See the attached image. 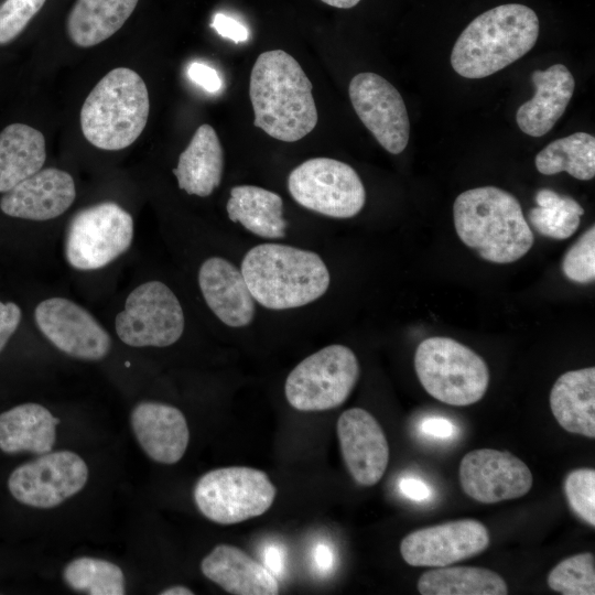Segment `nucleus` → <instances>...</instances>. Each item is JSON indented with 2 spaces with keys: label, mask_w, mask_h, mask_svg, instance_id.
I'll return each instance as SVG.
<instances>
[{
  "label": "nucleus",
  "mask_w": 595,
  "mask_h": 595,
  "mask_svg": "<svg viewBox=\"0 0 595 595\" xmlns=\"http://www.w3.org/2000/svg\"><path fill=\"white\" fill-rule=\"evenodd\" d=\"M226 212L231 221L258 237L280 239L285 236L288 221L283 217V201L272 191L256 185L234 186Z\"/></svg>",
  "instance_id": "26"
},
{
  "label": "nucleus",
  "mask_w": 595,
  "mask_h": 595,
  "mask_svg": "<svg viewBox=\"0 0 595 595\" xmlns=\"http://www.w3.org/2000/svg\"><path fill=\"white\" fill-rule=\"evenodd\" d=\"M224 164L219 138L212 126L204 123L180 154L173 174L178 187L188 195L207 197L219 186Z\"/></svg>",
  "instance_id": "23"
},
{
  "label": "nucleus",
  "mask_w": 595,
  "mask_h": 595,
  "mask_svg": "<svg viewBox=\"0 0 595 595\" xmlns=\"http://www.w3.org/2000/svg\"><path fill=\"white\" fill-rule=\"evenodd\" d=\"M531 80L536 94L518 108L516 120L526 134L542 137L564 113L573 96L575 80L562 64H554L545 71H533Z\"/></svg>",
  "instance_id": "21"
},
{
  "label": "nucleus",
  "mask_w": 595,
  "mask_h": 595,
  "mask_svg": "<svg viewBox=\"0 0 595 595\" xmlns=\"http://www.w3.org/2000/svg\"><path fill=\"white\" fill-rule=\"evenodd\" d=\"M76 198L72 175L56 167L41 169L6 192L0 209L10 217L44 221L63 215Z\"/></svg>",
  "instance_id": "18"
},
{
  "label": "nucleus",
  "mask_w": 595,
  "mask_h": 595,
  "mask_svg": "<svg viewBox=\"0 0 595 595\" xmlns=\"http://www.w3.org/2000/svg\"><path fill=\"white\" fill-rule=\"evenodd\" d=\"M414 369L431 397L455 407L478 402L489 383L485 360L450 337L434 336L422 340L414 354Z\"/></svg>",
  "instance_id": "6"
},
{
  "label": "nucleus",
  "mask_w": 595,
  "mask_h": 595,
  "mask_svg": "<svg viewBox=\"0 0 595 595\" xmlns=\"http://www.w3.org/2000/svg\"><path fill=\"white\" fill-rule=\"evenodd\" d=\"M539 36V19L529 7L507 3L475 18L456 40L451 64L466 78H484L526 55Z\"/></svg>",
  "instance_id": "4"
},
{
  "label": "nucleus",
  "mask_w": 595,
  "mask_h": 595,
  "mask_svg": "<svg viewBox=\"0 0 595 595\" xmlns=\"http://www.w3.org/2000/svg\"><path fill=\"white\" fill-rule=\"evenodd\" d=\"M547 583L552 591L563 595H594V555L584 552L564 559L550 571Z\"/></svg>",
  "instance_id": "33"
},
{
  "label": "nucleus",
  "mask_w": 595,
  "mask_h": 595,
  "mask_svg": "<svg viewBox=\"0 0 595 595\" xmlns=\"http://www.w3.org/2000/svg\"><path fill=\"white\" fill-rule=\"evenodd\" d=\"M161 595H193L194 592L190 589L188 587L182 586V585H175L167 587L160 592Z\"/></svg>",
  "instance_id": "44"
},
{
  "label": "nucleus",
  "mask_w": 595,
  "mask_h": 595,
  "mask_svg": "<svg viewBox=\"0 0 595 595\" xmlns=\"http://www.w3.org/2000/svg\"><path fill=\"white\" fill-rule=\"evenodd\" d=\"M150 110L147 85L128 67L107 73L80 110V128L94 147L117 151L131 145L145 128Z\"/></svg>",
  "instance_id": "5"
},
{
  "label": "nucleus",
  "mask_w": 595,
  "mask_h": 595,
  "mask_svg": "<svg viewBox=\"0 0 595 595\" xmlns=\"http://www.w3.org/2000/svg\"><path fill=\"white\" fill-rule=\"evenodd\" d=\"M22 311L13 302L0 301V353L20 325Z\"/></svg>",
  "instance_id": "37"
},
{
  "label": "nucleus",
  "mask_w": 595,
  "mask_h": 595,
  "mask_svg": "<svg viewBox=\"0 0 595 595\" xmlns=\"http://www.w3.org/2000/svg\"><path fill=\"white\" fill-rule=\"evenodd\" d=\"M185 318L175 293L162 281L139 284L116 315L117 336L131 347H167L183 335Z\"/></svg>",
  "instance_id": "11"
},
{
  "label": "nucleus",
  "mask_w": 595,
  "mask_h": 595,
  "mask_svg": "<svg viewBox=\"0 0 595 595\" xmlns=\"http://www.w3.org/2000/svg\"><path fill=\"white\" fill-rule=\"evenodd\" d=\"M288 191L302 207L332 218L356 216L366 202V191L357 172L331 158H312L288 176Z\"/></svg>",
  "instance_id": "10"
},
{
  "label": "nucleus",
  "mask_w": 595,
  "mask_h": 595,
  "mask_svg": "<svg viewBox=\"0 0 595 595\" xmlns=\"http://www.w3.org/2000/svg\"><path fill=\"white\" fill-rule=\"evenodd\" d=\"M130 421L139 445L151 459L172 465L185 454L190 430L177 408L158 401H142L132 409Z\"/></svg>",
  "instance_id": "20"
},
{
  "label": "nucleus",
  "mask_w": 595,
  "mask_h": 595,
  "mask_svg": "<svg viewBox=\"0 0 595 595\" xmlns=\"http://www.w3.org/2000/svg\"><path fill=\"white\" fill-rule=\"evenodd\" d=\"M210 26L215 29L220 36L236 43L244 42L248 39V30L245 25L223 13L215 14Z\"/></svg>",
  "instance_id": "38"
},
{
  "label": "nucleus",
  "mask_w": 595,
  "mask_h": 595,
  "mask_svg": "<svg viewBox=\"0 0 595 595\" xmlns=\"http://www.w3.org/2000/svg\"><path fill=\"white\" fill-rule=\"evenodd\" d=\"M87 479L85 461L74 452L58 451L17 467L8 479V487L19 502L48 509L80 491Z\"/></svg>",
  "instance_id": "12"
},
{
  "label": "nucleus",
  "mask_w": 595,
  "mask_h": 595,
  "mask_svg": "<svg viewBox=\"0 0 595 595\" xmlns=\"http://www.w3.org/2000/svg\"><path fill=\"white\" fill-rule=\"evenodd\" d=\"M201 571L234 595H277L280 592L275 575L231 544H217L202 560Z\"/></svg>",
  "instance_id": "22"
},
{
  "label": "nucleus",
  "mask_w": 595,
  "mask_h": 595,
  "mask_svg": "<svg viewBox=\"0 0 595 595\" xmlns=\"http://www.w3.org/2000/svg\"><path fill=\"white\" fill-rule=\"evenodd\" d=\"M416 588L422 595H506L508 586L496 572L475 566H441L424 572Z\"/></svg>",
  "instance_id": "29"
},
{
  "label": "nucleus",
  "mask_w": 595,
  "mask_h": 595,
  "mask_svg": "<svg viewBox=\"0 0 595 595\" xmlns=\"http://www.w3.org/2000/svg\"><path fill=\"white\" fill-rule=\"evenodd\" d=\"M550 408L567 432L595 437V368L570 370L561 375L550 392Z\"/></svg>",
  "instance_id": "24"
},
{
  "label": "nucleus",
  "mask_w": 595,
  "mask_h": 595,
  "mask_svg": "<svg viewBox=\"0 0 595 595\" xmlns=\"http://www.w3.org/2000/svg\"><path fill=\"white\" fill-rule=\"evenodd\" d=\"M314 561L318 571L324 573L331 571L334 563L332 549L324 543L317 544L314 549Z\"/></svg>",
  "instance_id": "42"
},
{
  "label": "nucleus",
  "mask_w": 595,
  "mask_h": 595,
  "mask_svg": "<svg viewBox=\"0 0 595 595\" xmlns=\"http://www.w3.org/2000/svg\"><path fill=\"white\" fill-rule=\"evenodd\" d=\"M463 491L482 504L520 498L529 493L533 478L524 462L510 452L477 448L463 456L458 467Z\"/></svg>",
  "instance_id": "15"
},
{
  "label": "nucleus",
  "mask_w": 595,
  "mask_h": 595,
  "mask_svg": "<svg viewBox=\"0 0 595 595\" xmlns=\"http://www.w3.org/2000/svg\"><path fill=\"white\" fill-rule=\"evenodd\" d=\"M46 0H6L0 4V45L13 41Z\"/></svg>",
  "instance_id": "36"
},
{
  "label": "nucleus",
  "mask_w": 595,
  "mask_h": 595,
  "mask_svg": "<svg viewBox=\"0 0 595 595\" xmlns=\"http://www.w3.org/2000/svg\"><path fill=\"white\" fill-rule=\"evenodd\" d=\"M336 432L350 476L361 486L376 485L389 463V445L379 422L365 409L350 408L339 415Z\"/></svg>",
  "instance_id": "17"
},
{
  "label": "nucleus",
  "mask_w": 595,
  "mask_h": 595,
  "mask_svg": "<svg viewBox=\"0 0 595 595\" xmlns=\"http://www.w3.org/2000/svg\"><path fill=\"white\" fill-rule=\"evenodd\" d=\"M201 513L219 524H234L268 511L277 496L269 476L248 466H229L202 475L194 487Z\"/></svg>",
  "instance_id": "7"
},
{
  "label": "nucleus",
  "mask_w": 595,
  "mask_h": 595,
  "mask_svg": "<svg viewBox=\"0 0 595 595\" xmlns=\"http://www.w3.org/2000/svg\"><path fill=\"white\" fill-rule=\"evenodd\" d=\"M188 77L203 89L209 93H216L221 87V79L210 66L202 63H192L188 67Z\"/></svg>",
  "instance_id": "39"
},
{
  "label": "nucleus",
  "mask_w": 595,
  "mask_h": 595,
  "mask_svg": "<svg viewBox=\"0 0 595 595\" xmlns=\"http://www.w3.org/2000/svg\"><path fill=\"white\" fill-rule=\"evenodd\" d=\"M536 203L538 206L530 210L529 221L540 235L562 240L577 230L584 209L572 197L541 188L536 194Z\"/></svg>",
  "instance_id": "31"
},
{
  "label": "nucleus",
  "mask_w": 595,
  "mask_h": 595,
  "mask_svg": "<svg viewBox=\"0 0 595 595\" xmlns=\"http://www.w3.org/2000/svg\"><path fill=\"white\" fill-rule=\"evenodd\" d=\"M266 567L273 574H280L283 567V554L277 547H269L264 551Z\"/></svg>",
  "instance_id": "43"
},
{
  "label": "nucleus",
  "mask_w": 595,
  "mask_h": 595,
  "mask_svg": "<svg viewBox=\"0 0 595 595\" xmlns=\"http://www.w3.org/2000/svg\"><path fill=\"white\" fill-rule=\"evenodd\" d=\"M63 578L74 591L89 595H123L126 581L122 570L115 563L90 556L71 561Z\"/></svg>",
  "instance_id": "32"
},
{
  "label": "nucleus",
  "mask_w": 595,
  "mask_h": 595,
  "mask_svg": "<svg viewBox=\"0 0 595 595\" xmlns=\"http://www.w3.org/2000/svg\"><path fill=\"white\" fill-rule=\"evenodd\" d=\"M563 274L576 283L595 279V228H588L567 250L562 261Z\"/></svg>",
  "instance_id": "35"
},
{
  "label": "nucleus",
  "mask_w": 595,
  "mask_h": 595,
  "mask_svg": "<svg viewBox=\"0 0 595 595\" xmlns=\"http://www.w3.org/2000/svg\"><path fill=\"white\" fill-rule=\"evenodd\" d=\"M40 332L62 353L80 360H100L111 348V338L85 307L54 296L41 301L34 310Z\"/></svg>",
  "instance_id": "13"
},
{
  "label": "nucleus",
  "mask_w": 595,
  "mask_h": 595,
  "mask_svg": "<svg viewBox=\"0 0 595 595\" xmlns=\"http://www.w3.org/2000/svg\"><path fill=\"white\" fill-rule=\"evenodd\" d=\"M422 430L424 433L436 437H448L453 433V425L445 419H429L423 422Z\"/></svg>",
  "instance_id": "41"
},
{
  "label": "nucleus",
  "mask_w": 595,
  "mask_h": 595,
  "mask_svg": "<svg viewBox=\"0 0 595 595\" xmlns=\"http://www.w3.org/2000/svg\"><path fill=\"white\" fill-rule=\"evenodd\" d=\"M134 223L119 204L101 202L78 210L69 220L65 236L67 263L80 271L101 269L131 246Z\"/></svg>",
  "instance_id": "9"
},
{
  "label": "nucleus",
  "mask_w": 595,
  "mask_h": 595,
  "mask_svg": "<svg viewBox=\"0 0 595 595\" xmlns=\"http://www.w3.org/2000/svg\"><path fill=\"white\" fill-rule=\"evenodd\" d=\"M58 423L60 419L39 403L15 405L0 414V450L45 454L55 443Z\"/></svg>",
  "instance_id": "25"
},
{
  "label": "nucleus",
  "mask_w": 595,
  "mask_h": 595,
  "mask_svg": "<svg viewBox=\"0 0 595 595\" xmlns=\"http://www.w3.org/2000/svg\"><path fill=\"white\" fill-rule=\"evenodd\" d=\"M197 281L208 309L225 325L248 326L255 318L256 301L246 280L231 261L213 256L203 261Z\"/></svg>",
  "instance_id": "19"
},
{
  "label": "nucleus",
  "mask_w": 595,
  "mask_h": 595,
  "mask_svg": "<svg viewBox=\"0 0 595 595\" xmlns=\"http://www.w3.org/2000/svg\"><path fill=\"white\" fill-rule=\"evenodd\" d=\"M322 2L340 9H349L359 3L360 0H321Z\"/></svg>",
  "instance_id": "45"
},
{
  "label": "nucleus",
  "mask_w": 595,
  "mask_h": 595,
  "mask_svg": "<svg viewBox=\"0 0 595 595\" xmlns=\"http://www.w3.org/2000/svg\"><path fill=\"white\" fill-rule=\"evenodd\" d=\"M484 523L462 519L421 528L407 534L400 553L411 566H447L484 552L489 545Z\"/></svg>",
  "instance_id": "16"
},
{
  "label": "nucleus",
  "mask_w": 595,
  "mask_h": 595,
  "mask_svg": "<svg viewBox=\"0 0 595 595\" xmlns=\"http://www.w3.org/2000/svg\"><path fill=\"white\" fill-rule=\"evenodd\" d=\"M46 145L43 133L23 123H12L0 132V193L43 167Z\"/></svg>",
  "instance_id": "28"
},
{
  "label": "nucleus",
  "mask_w": 595,
  "mask_h": 595,
  "mask_svg": "<svg viewBox=\"0 0 595 595\" xmlns=\"http://www.w3.org/2000/svg\"><path fill=\"white\" fill-rule=\"evenodd\" d=\"M401 491L413 500H424L430 495L428 486L416 478H403L400 482Z\"/></svg>",
  "instance_id": "40"
},
{
  "label": "nucleus",
  "mask_w": 595,
  "mask_h": 595,
  "mask_svg": "<svg viewBox=\"0 0 595 595\" xmlns=\"http://www.w3.org/2000/svg\"><path fill=\"white\" fill-rule=\"evenodd\" d=\"M453 216L459 239L487 261L513 262L533 245V232L520 203L501 188L483 186L461 193Z\"/></svg>",
  "instance_id": "3"
},
{
  "label": "nucleus",
  "mask_w": 595,
  "mask_h": 595,
  "mask_svg": "<svg viewBox=\"0 0 595 595\" xmlns=\"http://www.w3.org/2000/svg\"><path fill=\"white\" fill-rule=\"evenodd\" d=\"M534 163L544 175L567 172L577 180L588 181L595 176V138L575 132L556 139L536 155Z\"/></svg>",
  "instance_id": "30"
},
{
  "label": "nucleus",
  "mask_w": 595,
  "mask_h": 595,
  "mask_svg": "<svg viewBox=\"0 0 595 595\" xmlns=\"http://www.w3.org/2000/svg\"><path fill=\"white\" fill-rule=\"evenodd\" d=\"M313 85L298 61L283 50L261 53L251 69L249 96L253 125L273 139L295 142L318 120Z\"/></svg>",
  "instance_id": "1"
},
{
  "label": "nucleus",
  "mask_w": 595,
  "mask_h": 595,
  "mask_svg": "<svg viewBox=\"0 0 595 595\" xmlns=\"http://www.w3.org/2000/svg\"><path fill=\"white\" fill-rule=\"evenodd\" d=\"M563 490L571 510L584 522L595 527V469L581 467L564 478Z\"/></svg>",
  "instance_id": "34"
},
{
  "label": "nucleus",
  "mask_w": 595,
  "mask_h": 595,
  "mask_svg": "<svg viewBox=\"0 0 595 595\" xmlns=\"http://www.w3.org/2000/svg\"><path fill=\"white\" fill-rule=\"evenodd\" d=\"M350 102L365 127L391 154L401 153L410 136V121L400 93L382 76L365 72L348 87Z\"/></svg>",
  "instance_id": "14"
},
{
  "label": "nucleus",
  "mask_w": 595,
  "mask_h": 595,
  "mask_svg": "<svg viewBox=\"0 0 595 595\" xmlns=\"http://www.w3.org/2000/svg\"><path fill=\"white\" fill-rule=\"evenodd\" d=\"M360 375L355 353L332 344L300 361L288 375L284 393L299 411H325L342 405L353 392Z\"/></svg>",
  "instance_id": "8"
},
{
  "label": "nucleus",
  "mask_w": 595,
  "mask_h": 595,
  "mask_svg": "<svg viewBox=\"0 0 595 595\" xmlns=\"http://www.w3.org/2000/svg\"><path fill=\"white\" fill-rule=\"evenodd\" d=\"M139 0H76L66 20L71 41L95 46L113 35L129 19Z\"/></svg>",
  "instance_id": "27"
},
{
  "label": "nucleus",
  "mask_w": 595,
  "mask_h": 595,
  "mask_svg": "<svg viewBox=\"0 0 595 595\" xmlns=\"http://www.w3.org/2000/svg\"><path fill=\"white\" fill-rule=\"evenodd\" d=\"M240 270L256 303L272 311L307 305L323 296L331 283L328 268L316 252L285 244L252 247Z\"/></svg>",
  "instance_id": "2"
}]
</instances>
